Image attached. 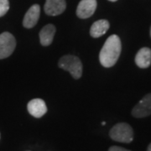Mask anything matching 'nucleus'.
I'll return each instance as SVG.
<instances>
[{"mask_svg": "<svg viewBox=\"0 0 151 151\" xmlns=\"http://www.w3.org/2000/svg\"><path fill=\"white\" fill-rule=\"evenodd\" d=\"M122 50L120 38L116 35H112L107 39L99 54L101 65L109 68L116 64Z\"/></svg>", "mask_w": 151, "mask_h": 151, "instance_id": "1", "label": "nucleus"}, {"mask_svg": "<svg viewBox=\"0 0 151 151\" xmlns=\"http://www.w3.org/2000/svg\"><path fill=\"white\" fill-rule=\"evenodd\" d=\"M109 136L116 142L129 144L134 139V130L127 123H119L110 129Z\"/></svg>", "mask_w": 151, "mask_h": 151, "instance_id": "2", "label": "nucleus"}, {"mask_svg": "<svg viewBox=\"0 0 151 151\" xmlns=\"http://www.w3.org/2000/svg\"><path fill=\"white\" fill-rule=\"evenodd\" d=\"M60 68L69 71L74 79H79L82 75V63L77 56L66 55L62 56L58 62Z\"/></svg>", "mask_w": 151, "mask_h": 151, "instance_id": "3", "label": "nucleus"}, {"mask_svg": "<svg viewBox=\"0 0 151 151\" xmlns=\"http://www.w3.org/2000/svg\"><path fill=\"white\" fill-rule=\"evenodd\" d=\"M16 47L14 36L9 32L0 35V59H5L10 56Z\"/></svg>", "mask_w": 151, "mask_h": 151, "instance_id": "4", "label": "nucleus"}, {"mask_svg": "<svg viewBox=\"0 0 151 151\" xmlns=\"http://www.w3.org/2000/svg\"><path fill=\"white\" fill-rule=\"evenodd\" d=\"M151 114V93L143 97L132 110V115L136 119H143Z\"/></svg>", "mask_w": 151, "mask_h": 151, "instance_id": "5", "label": "nucleus"}, {"mask_svg": "<svg viewBox=\"0 0 151 151\" xmlns=\"http://www.w3.org/2000/svg\"><path fill=\"white\" fill-rule=\"evenodd\" d=\"M97 9V0H81L76 9V15L80 19H87Z\"/></svg>", "mask_w": 151, "mask_h": 151, "instance_id": "6", "label": "nucleus"}, {"mask_svg": "<svg viewBox=\"0 0 151 151\" xmlns=\"http://www.w3.org/2000/svg\"><path fill=\"white\" fill-rule=\"evenodd\" d=\"M65 0H46L44 9L47 15L57 16L65 11Z\"/></svg>", "mask_w": 151, "mask_h": 151, "instance_id": "7", "label": "nucleus"}, {"mask_svg": "<svg viewBox=\"0 0 151 151\" xmlns=\"http://www.w3.org/2000/svg\"><path fill=\"white\" fill-rule=\"evenodd\" d=\"M27 109L29 114L36 119L41 118L47 112L46 104L40 98H35L29 101L27 104Z\"/></svg>", "mask_w": 151, "mask_h": 151, "instance_id": "8", "label": "nucleus"}, {"mask_svg": "<svg viewBox=\"0 0 151 151\" xmlns=\"http://www.w3.org/2000/svg\"><path fill=\"white\" fill-rule=\"evenodd\" d=\"M40 14V7L38 4L32 5L26 12L23 19V25L26 29H31L37 24Z\"/></svg>", "mask_w": 151, "mask_h": 151, "instance_id": "9", "label": "nucleus"}, {"mask_svg": "<svg viewBox=\"0 0 151 151\" xmlns=\"http://www.w3.org/2000/svg\"><path fill=\"white\" fill-rule=\"evenodd\" d=\"M135 63L139 68L146 69L151 64V49L141 48L135 55Z\"/></svg>", "mask_w": 151, "mask_h": 151, "instance_id": "10", "label": "nucleus"}, {"mask_svg": "<svg viewBox=\"0 0 151 151\" xmlns=\"http://www.w3.org/2000/svg\"><path fill=\"white\" fill-rule=\"evenodd\" d=\"M56 29L53 24H49L42 28L40 32V41L43 46H48L52 43Z\"/></svg>", "mask_w": 151, "mask_h": 151, "instance_id": "11", "label": "nucleus"}, {"mask_svg": "<svg viewBox=\"0 0 151 151\" xmlns=\"http://www.w3.org/2000/svg\"><path fill=\"white\" fill-rule=\"evenodd\" d=\"M109 27H110V24L108 20L106 19L97 20L92 24L91 29H90V35L93 38L101 37L102 35L107 33Z\"/></svg>", "mask_w": 151, "mask_h": 151, "instance_id": "12", "label": "nucleus"}, {"mask_svg": "<svg viewBox=\"0 0 151 151\" xmlns=\"http://www.w3.org/2000/svg\"><path fill=\"white\" fill-rule=\"evenodd\" d=\"M9 9V0H0V17H3Z\"/></svg>", "mask_w": 151, "mask_h": 151, "instance_id": "13", "label": "nucleus"}, {"mask_svg": "<svg viewBox=\"0 0 151 151\" xmlns=\"http://www.w3.org/2000/svg\"><path fill=\"white\" fill-rule=\"evenodd\" d=\"M108 151H131L129 150H127L125 148H123V147H120V146H111L109 149H108Z\"/></svg>", "mask_w": 151, "mask_h": 151, "instance_id": "14", "label": "nucleus"}, {"mask_svg": "<svg viewBox=\"0 0 151 151\" xmlns=\"http://www.w3.org/2000/svg\"><path fill=\"white\" fill-rule=\"evenodd\" d=\"M147 151H151V143L149 145L148 148H147Z\"/></svg>", "mask_w": 151, "mask_h": 151, "instance_id": "15", "label": "nucleus"}, {"mask_svg": "<svg viewBox=\"0 0 151 151\" xmlns=\"http://www.w3.org/2000/svg\"><path fill=\"white\" fill-rule=\"evenodd\" d=\"M108 1H111V2H116V1H118V0H108Z\"/></svg>", "mask_w": 151, "mask_h": 151, "instance_id": "16", "label": "nucleus"}, {"mask_svg": "<svg viewBox=\"0 0 151 151\" xmlns=\"http://www.w3.org/2000/svg\"><path fill=\"white\" fill-rule=\"evenodd\" d=\"M102 124H103V125H105V124H106V123H105V122H103V123H102Z\"/></svg>", "mask_w": 151, "mask_h": 151, "instance_id": "17", "label": "nucleus"}, {"mask_svg": "<svg viewBox=\"0 0 151 151\" xmlns=\"http://www.w3.org/2000/svg\"><path fill=\"white\" fill-rule=\"evenodd\" d=\"M150 36H151V28H150Z\"/></svg>", "mask_w": 151, "mask_h": 151, "instance_id": "18", "label": "nucleus"}]
</instances>
